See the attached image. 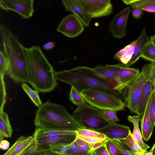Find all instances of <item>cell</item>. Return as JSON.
<instances>
[{
	"instance_id": "30",
	"label": "cell",
	"mask_w": 155,
	"mask_h": 155,
	"mask_svg": "<svg viewBox=\"0 0 155 155\" xmlns=\"http://www.w3.org/2000/svg\"><path fill=\"white\" fill-rule=\"evenodd\" d=\"M11 72V67L9 61L3 52L0 51V74L9 75Z\"/></svg>"
},
{
	"instance_id": "31",
	"label": "cell",
	"mask_w": 155,
	"mask_h": 155,
	"mask_svg": "<svg viewBox=\"0 0 155 155\" xmlns=\"http://www.w3.org/2000/svg\"><path fill=\"white\" fill-rule=\"evenodd\" d=\"M70 101L75 105L79 106L85 103L80 93L76 89L71 86L69 95Z\"/></svg>"
},
{
	"instance_id": "16",
	"label": "cell",
	"mask_w": 155,
	"mask_h": 155,
	"mask_svg": "<svg viewBox=\"0 0 155 155\" xmlns=\"http://www.w3.org/2000/svg\"><path fill=\"white\" fill-rule=\"evenodd\" d=\"M95 130L104 134L109 139L120 140L128 136L130 129L128 126L110 122L104 127Z\"/></svg>"
},
{
	"instance_id": "13",
	"label": "cell",
	"mask_w": 155,
	"mask_h": 155,
	"mask_svg": "<svg viewBox=\"0 0 155 155\" xmlns=\"http://www.w3.org/2000/svg\"><path fill=\"white\" fill-rule=\"evenodd\" d=\"M76 133L72 134L45 137L36 139L39 153L48 150L51 145H66L71 144L75 140Z\"/></svg>"
},
{
	"instance_id": "35",
	"label": "cell",
	"mask_w": 155,
	"mask_h": 155,
	"mask_svg": "<svg viewBox=\"0 0 155 155\" xmlns=\"http://www.w3.org/2000/svg\"><path fill=\"white\" fill-rule=\"evenodd\" d=\"M71 144L66 145H50L48 147V150H50L57 154L63 155L70 149Z\"/></svg>"
},
{
	"instance_id": "17",
	"label": "cell",
	"mask_w": 155,
	"mask_h": 155,
	"mask_svg": "<svg viewBox=\"0 0 155 155\" xmlns=\"http://www.w3.org/2000/svg\"><path fill=\"white\" fill-rule=\"evenodd\" d=\"M65 10L72 12L81 21L84 27L88 26L91 19L86 14L78 0H62Z\"/></svg>"
},
{
	"instance_id": "41",
	"label": "cell",
	"mask_w": 155,
	"mask_h": 155,
	"mask_svg": "<svg viewBox=\"0 0 155 155\" xmlns=\"http://www.w3.org/2000/svg\"><path fill=\"white\" fill-rule=\"evenodd\" d=\"M78 136L81 139L87 143L88 145H91L99 142L107 140L79 135H78Z\"/></svg>"
},
{
	"instance_id": "28",
	"label": "cell",
	"mask_w": 155,
	"mask_h": 155,
	"mask_svg": "<svg viewBox=\"0 0 155 155\" xmlns=\"http://www.w3.org/2000/svg\"><path fill=\"white\" fill-rule=\"evenodd\" d=\"M21 86L35 105L38 107L42 104L39 96L38 91L33 90L25 82H22Z\"/></svg>"
},
{
	"instance_id": "21",
	"label": "cell",
	"mask_w": 155,
	"mask_h": 155,
	"mask_svg": "<svg viewBox=\"0 0 155 155\" xmlns=\"http://www.w3.org/2000/svg\"><path fill=\"white\" fill-rule=\"evenodd\" d=\"M136 42V40L120 50L114 54V58L126 67L132 58Z\"/></svg>"
},
{
	"instance_id": "24",
	"label": "cell",
	"mask_w": 155,
	"mask_h": 155,
	"mask_svg": "<svg viewBox=\"0 0 155 155\" xmlns=\"http://www.w3.org/2000/svg\"><path fill=\"white\" fill-rule=\"evenodd\" d=\"M8 114L4 111L0 112V140L11 138L13 133Z\"/></svg>"
},
{
	"instance_id": "3",
	"label": "cell",
	"mask_w": 155,
	"mask_h": 155,
	"mask_svg": "<svg viewBox=\"0 0 155 155\" xmlns=\"http://www.w3.org/2000/svg\"><path fill=\"white\" fill-rule=\"evenodd\" d=\"M30 84L35 90L42 93L53 91L58 85L55 71L39 46L26 48Z\"/></svg>"
},
{
	"instance_id": "43",
	"label": "cell",
	"mask_w": 155,
	"mask_h": 155,
	"mask_svg": "<svg viewBox=\"0 0 155 155\" xmlns=\"http://www.w3.org/2000/svg\"><path fill=\"white\" fill-rule=\"evenodd\" d=\"M107 140L99 142L92 144L89 145L91 151L96 149L104 145Z\"/></svg>"
},
{
	"instance_id": "49",
	"label": "cell",
	"mask_w": 155,
	"mask_h": 155,
	"mask_svg": "<svg viewBox=\"0 0 155 155\" xmlns=\"http://www.w3.org/2000/svg\"><path fill=\"white\" fill-rule=\"evenodd\" d=\"M150 40L153 41L155 44V34L150 37Z\"/></svg>"
},
{
	"instance_id": "38",
	"label": "cell",
	"mask_w": 155,
	"mask_h": 155,
	"mask_svg": "<svg viewBox=\"0 0 155 155\" xmlns=\"http://www.w3.org/2000/svg\"><path fill=\"white\" fill-rule=\"evenodd\" d=\"M101 111L103 114L110 121L116 122L119 120L116 114L117 111L110 110H102Z\"/></svg>"
},
{
	"instance_id": "14",
	"label": "cell",
	"mask_w": 155,
	"mask_h": 155,
	"mask_svg": "<svg viewBox=\"0 0 155 155\" xmlns=\"http://www.w3.org/2000/svg\"><path fill=\"white\" fill-rule=\"evenodd\" d=\"M123 66L120 63L97 65L93 69L95 73L104 80L113 90L116 84L117 76Z\"/></svg>"
},
{
	"instance_id": "23",
	"label": "cell",
	"mask_w": 155,
	"mask_h": 155,
	"mask_svg": "<svg viewBox=\"0 0 155 155\" xmlns=\"http://www.w3.org/2000/svg\"><path fill=\"white\" fill-rule=\"evenodd\" d=\"M125 4L133 8H137L150 13H155V0H123Z\"/></svg>"
},
{
	"instance_id": "47",
	"label": "cell",
	"mask_w": 155,
	"mask_h": 155,
	"mask_svg": "<svg viewBox=\"0 0 155 155\" xmlns=\"http://www.w3.org/2000/svg\"><path fill=\"white\" fill-rule=\"evenodd\" d=\"M150 79L152 82L154 89L155 90V74H152Z\"/></svg>"
},
{
	"instance_id": "11",
	"label": "cell",
	"mask_w": 155,
	"mask_h": 155,
	"mask_svg": "<svg viewBox=\"0 0 155 155\" xmlns=\"http://www.w3.org/2000/svg\"><path fill=\"white\" fill-rule=\"evenodd\" d=\"M84 30L83 24L73 14L69 15L64 18L57 28L58 32L70 38L78 36Z\"/></svg>"
},
{
	"instance_id": "50",
	"label": "cell",
	"mask_w": 155,
	"mask_h": 155,
	"mask_svg": "<svg viewBox=\"0 0 155 155\" xmlns=\"http://www.w3.org/2000/svg\"><path fill=\"white\" fill-rule=\"evenodd\" d=\"M153 64V67H152V74H155V63Z\"/></svg>"
},
{
	"instance_id": "51",
	"label": "cell",
	"mask_w": 155,
	"mask_h": 155,
	"mask_svg": "<svg viewBox=\"0 0 155 155\" xmlns=\"http://www.w3.org/2000/svg\"><path fill=\"white\" fill-rule=\"evenodd\" d=\"M144 155H152V154L151 152L149 151L147 153Z\"/></svg>"
},
{
	"instance_id": "19",
	"label": "cell",
	"mask_w": 155,
	"mask_h": 155,
	"mask_svg": "<svg viewBox=\"0 0 155 155\" xmlns=\"http://www.w3.org/2000/svg\"><path fill=\"white\" fill-rule=\"evenodd\" d=\"M154 90L152 82L150 79L145 84L141 93L135 114L140 117L142 116L148 101Z\"/></svg>"
},
{
	"instance_id": "8",
	"label": "cell",
	"mask_w": 155,
	"mask_h": 155,
	"mask_svg": "<svg viewBox=\"0 0 155 155\" xmlns=\"http://www.w3.org/2000/svg\"><path fill=\"white\" fill-rule=\"evenodd\" d=\"M39 153L37 139L33 134L20 136L3 155H35Z\"/></svg>"
},
{
	"instance_id": "33",
	"label": "cell",
	"mask_w": 155,
	"mask_h": 155,
	"mask_svg": "<svg viewBox=\"0 0 155 155\" xmlns=\"http://www.w3.org/2000/svg\"><path fill=\"white\" fill-rule=\"evenodd\" d=\"M63 155H91V153L82 150L74 141L71 144L70 149Z\"/></svg>"
},
{
	"instance_id": "26",
	"label": "cell",
	"mask_w": 155,
	"mask_h": 155,
	"mask_svg": "<svg viewBox=\"0 0 155 155\" xmlns=\"http://www.w3.org/2000/svg\"><path fill=\"white\" fill-rule=\"evenodd\" d=\"M118 140L127 145L136 155H144L148 152L147 150L143 149L135 141L132 136L130 130L126 137Z\"/></svg>"
},
{
	"instance_id": "32",
	"label": "cell",
	"mask_w": 155,
	"mask_h": 155,
	"mask_svg": "<svg viewBox=\"0 0 155 155\" xmlns=\"http://www.w3.org/2000/svg\"><path fill=\"white\" fill-rule=\"evenodd\" d=\"M122 153V155H136L130 148L118 140L110 139Z\"/></svg>"
},
{
	"instance_id": "6",
	"label": "cell",
	"mask_w": 155,
	"mask_h": 155,
	"mask_svg": "<svg viewBox=\"0 0 155 155\" xmlns=\"http://www.w3.org/2000/svg\"><path fill=\"white\" fill-rule=\"evenodd\" d=\"M85 101L101 110H110L116 111L124 110V102L115 95L95 88H90L80 92Z\"/></svg>"
},
{
	"instance_id": "40",
	"label": "cell",
	"mask_w": 155,
	"mask_h": 155,
	"mask_svg": "<svg viewBox=\"0 0 155 155\" xmlns=\"http://www.w3.org/2000/svg\"><path fill=\"white\" fill-rule=\"evenodd\" d=\"M91 155H110L105 143L103 146L91 152Z\"/></svg>"
},
{
	"instance_id": "45",
	"label": "cell",
	"mask_w": 155,
	"mask_h": 155,
	"mask_svg": "<svg viewBox=\"0 0 155 155\" xmlns=\"http://www.w3.org/2000/svg\"><path fill=\"white\" fill-rule=\"evenodd\" d=\"M55 46V43L53 41L49 42L43 46V48L46 50H50L54 48Z\"/></svg>"
},
{
	"instance_id": "39",
	"label": "cell",
	"mask_w": 155,
	"mask_h": 155,
	"mask_svg": "<svg viewBox=\"0 0 155 155\" xmlns=\"http://www.w3.org/2000/svg\"><path fill=\"white\" fill-rule=\"evenodd\" d=\"M74 142L82 150L88 152H91L88 144L81 139L78 134Z\"/></svg>"
},
{
	"instance_id": "5",
	"label": "cell",
	"mask_w": 155,
	"mask_h": 155,
	"mask_svg": "<svg viewBox=\"0 0 155 155\" xmlns=\"http://www.w3.org/2000/svg\"><path fill=\"white\" fill-rule=\"evenodd\" d=\"M153 64H145L137 77L123 90V101L125 107L135 113L141 93L152 74Z\"/></svg>"
},
{
	"instance_id": "27",
	"label": "cell",
	"mask_w": 155,
	"mask_h": 155,
	"mask_svg": "<svg viewBox=\"0 0 155 155\" xmlns=\"http://www.w3.org/2000/svg\"><path fill=\"white\" fill-rule=\"evenodd\" d=\"M76 133V131L45 130L35 129V132L33 134L35 136L36 139H38L47 136L72 134Z\"/></svg>"
},
{
	"instance_id": "9",
	"label": "cell",
	"mask_w": 155,
	"mask_h": 155,
	"mask_svg": "<svg viewBox=\"0 0 155 155\" xmlns=\"http://www.w3.org/2000/svg\"><path fill=\"white\" fill-rule=\"evenodd\" d=\"M88 16L93 18L106 16L112 12L113 6L110 0H78Z\"/></svg>"
},
{
	"instance_id": "7",
	"label": "cell",
	"mask_w": 155,
	"mask_h": 155,
	"mask_svg": "<svg viewBox=\"0 0 155 155\" xmlns=\"http://www.w3.org/2000/svg\"><path fill=\"white\" fill-rule=\"evenodd\" d=\"M74 116L84 128L96 130L110 122L99 110L87 103L78 106L73 113Z\"/></svg>"
},
{
	"instance_id": "20",
	"label": "cell",
	"mask_w": 155,
	"mask_h": 155,
	"mask_svg": "<svg viewBox=\"0 0 155 155\" xmlns=\"http://www.w3.org/2000/svg\"><path fill=\"white\" fill-rule=\"evenodd\" d=\"M149 40L146 29L143 28L139 36L136 40L134 53L131 59L126 67H129L134 64L139 60L144 46Z\"/></svg>"
},
{
	"instance_id": "2",
	"label": "cell",
	"mask_w": 155,
	"mask_h": 155,
	"mask_svg": "<svg viewBox=\"0 0 155 155\" xmlns=\"http://www.w3.org/2000/svg\"><path fill=\"white\" fill-rule=\"evenodd\" d=\"M35 129L77 131L84 127L63 106L50 101L42 103L35 114Z\"/></svg>"
},
{
	"instance_id": "34",
	"label": "cell",
	"mask_w": 155,
	"mask_h": 155,
	"mask_svg": "<svg viewBox=\"0 0 155 155\" xmlns=\"http://www.w3.org/2000/svg\"><path fill=\"white\" fill-rule=\"evenodd\" d=\"M4 75L0 74V112L3 111L5 104L6 101V92L4 81Z\"/></svg>"
},
{
	"instance_id": "44",
	"label": "cell",
	"mask_w": 155,
	"mask_h": 155,
	"mask_svg": "<svg viewBox=\"0 0 155 155\" xmlns=\"http://www.w3.org/2000/svg\"><path fill=\"white\" fill-rule=\"evenodd\" d=\"M9 143L6 140H3L1 141L0 148L3 150H6L9 147Z\"/></svg>"
},
{
	"instance_id": "48",
	"label": "cell",
	"mask_w": 155,
	"mask_h": 155,
	"mask_svg": "<svg viewBox=\"0 0 155 155\" xmlns=\"http://www.w3.org/2000/svg\"><path fill=\"white\" fill-rule=\"evenodd\" d=\"M149 151L152 153V155H155V143Z\"/></svg>"
},
{
	"instance_id": "12",
	"label": "cell",
	"mask_w": 155,
	"mask_h": 155,
	"mask_svg": "<svg viewBox=\"0 0 155 155\" xmlns=\"http://www.w3.org/2000/svg\"><path fill=\"white\" fill-rule=\"evenodd\" d=\"M131 10L130 6L125 8L117 14L110 22L109 30L114 38H120L127 35V24Z\"/></svg>"
},
{
	"instance_id": "36",
	"label": "cell",
	"mask_w": 155,
	"mask_h": 155,
	"mask_svg": "<svg viewBox=\"0 0 155 155\" xmlns=\"http://www.w3.org/2000/svg\"><path fill=\"white\" fill-rule=\"evenodd\" d=\"M151 100L150 109V115L151 124L154 128L155 126V90L151 94Z\"/></svg>"
},
{
	"instance_id": "1",
	"label": "cell",
	"mask_w": 155,
	"mask_h": 155,
	"mask_svg": "<svg viewBox=\"0 0 155 155\" xmlns=\"http://www.w3.org/2000/svg\"><path fill=\"white\" fill-rule=\"evenodd\" d=\"M3 45L2 51L10 65V77L15 84L31 83L27 48L21 43L17 36L5 26H0Z\"/></svg>"
},
{
	"instance_id": "4",
	"label": "cell",
	"mask_w": 155,
	"mask_h": 155,
	"mask_svg": "<svg viewBox=\"0 0 155 155\" xmlns=\"http://www.w3.org/2000/svg\"><path fill=\"white\" fill-rule=\"evenodd\" d=\"M54 76L57 81L71 85L79 92L90 88H95L119 96L118 92L113 90L104 80L97 76L93 68L90 67L80 66L55 71Z\"/></svg>"
},
{
	"instance_id": "42",
	"label": "cell",
	"mask_w": 155,
	"mask_h": 155,
	"mask_svg": "<svg viewBox=\"0 0 155 155\" xmlns=\"http://www.w3.org/2000/svg\"><path fill=\"white\" fill-rule=\"evenodd\" d=\"M132 14L133 17L136 19L140 18L143 14V11L137 8H133Z\"/></svg>"
},
{
	"instance_id": "15",
	"label": "cell",
	"mask_w": 155,
	"mask_h": 155,
	"mask_svg": "<svg viewBox=\"0 0 155 155\" xmlns=\"http://www.w3.org/2000/svg\"><path fill=\"white\" fill-rule=\"evenodd\" d=\"M140 72L138 68L123 66L117 76L116 84L113 90L119 94L138 75Z\"/></svg>"
},
{
	"instance_id": "18",
	"label": "cell",
	"mask_w": 155,
	"mask_h": 155,
	"mask_svg": "<svg viewBox=\"0 0 155 155\" xmlns=\"http://www.w3.org/2000/svg\"><path fill=\"white\" fill-rule=\"evenodd\" d=\"M151 94L148 101L144 113L140 117V120L142 134L143 138L147 141L150 139L153 132L150 120V109L151 100Z\"/></svg>"
},
{
	"instance_id": "46",
	"label": "cell",
	"mask_w": 155,
	"mask_h": 155,
	"mask_svg": "<svg viewBox=\"0 0 155 155\" xmlns=\"http://www.w3.org/2000/svg\"><path fill=\"white\" fill-rule=\"evenodd\" d=\"M35 155H60L57 154L55 153L52 152L50 150H48L46 151L39 153Z\"/></svg>"
},
{
	"instance_id": "25",
	"label": "cell",
	"mask_w": 155,
	"mask_h": 155,
	"mask_svg": "<svg viewBox=\"0 0 155 155\" xmlns=\"http://www.w3.org/2000/svg\"><path fill=\"white\" fill-rule=\"evenodd\" d=\"M140 57L152 64L155 63V44L153 41L149 40L144 45Z\"/></svg>"
},
{
	"instance_id": "37",
	"label": "cell",
	"mask_w": 155,
	"mask_h": 155,
	"mask_svg": "<svg viewBox=\"0 0 155 155\" xmlns=\"http://www.w3.org/2000/svg\"><path fill=\"white\" fill-rule=\"evenodd\" d=\"M105 144L110 155H120L122 154V152L109 139L106 141Z\"/></svg>"
},
{
	"instance_id": "29",
	"label": "cell",
	"mask_w": 155,
	"mask_h": 155,
	"mask_svg": "<svg viewBox=\"0 0 155 155\" xmlns=\"http://www.w3.org/2000/svg\"><path fill=\"white\" fill-rule=\"evenodd\" d=\"M79 136L107 140L109 139L104 134L96 130L83 128L76 131Z\"/></svg>"
},
{
	"instance_id": "22",
	"label": "cell",
	"mask_w": 155,
	"mask_h": 155,
	"mask_svg": "<svg viewBox=\"0 0 155 155\" xmlns=\"http://www.w3.org/2000/svg\"><path fill=\"white\" fill-rule=\"evenodd\" d=\"M140 117L138 115L128 116V120L132 123L133 125V130L131 133L132 137L135 141L143 150H147L150 147L144 142L142 133H141L139 126V122Z\"/></svg>"
},
{
	"instance_id": "10",
	"label": "cell",
	"mask_w": 155,
	"mask_h": 155,
	"mask_svg": "<svg viewBox=\"0 0 155 155\" xmlns=\"http://www.w3.org/2000/svg\"><path fill=\"white\" fill-rule=\"evenodd\" d=\"M0 7L5 11H12L25 19L32 16L34 12L33 0H0Z\"/></svg>"
}]
</instances>
